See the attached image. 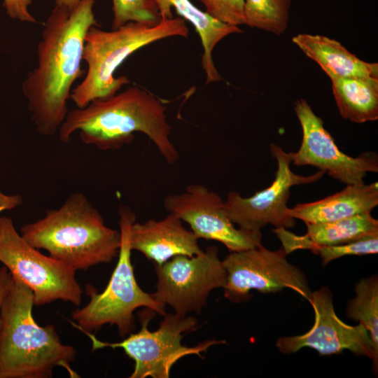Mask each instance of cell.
<instances>
[{
  "mask_svg": "<svg viewBox=\"0 0 378 378\" xmlns=\"http://www.w3.org/2000/svg\"><path fill=\"white\" fill-rule=\"evenodd\" d=\"M95 0H80L73 8L55 4L37 46L38 64L22 88L36 132L45 136L58 132L68 113L74 83L85 74L81 68L88 31L98 26Z\"/></svg>",
  "mask_w": 378,
  "mask_h": 378,
  "instance_id": "obj_1",
  "label": "cell"
},
{
  "mask_svg": "<svg viewBox=\"0 0 378 378\" xmlns=\"http://www.w3.org/2000/svg\"><path fill=\"white\" fill-rule=\"evenodd\" d=\"M166 107L154 94L131 86L113 96L69 111L58 130L60 141L67 144L78 132L80 140L102 150L121 148L132 141L134 133L146 134L166 162L178 161L179 153L170 139L172 127Z\"/></svg>",
  "mask_w": 378,
  "mask_h": 378,
  "instance_id": "obj_2",
  "label": "cell"
},
{
  "mask_svg": "<svg viewBox=\"0 0 378 378\" xmlns=\"http://www.w3.org/2000/svg\"><path fill=\"white\" fill-rule=\"evenodd\" d=\"M34 305L31 289L12 275L1 310L0 378H50L56 367L79 377L71 366L76 350L62 342L54 326L35 321Z\"/></svg>",
  "mask_w": 378,
  "mask_h": 378,
  "instance_id": "obj_3",
  "label": "cell"
},
{
  "mask_svg": "<svg viewBox=\"0 0 378 378\" xmlns=\"http://www.w3.org/2000/svg\"><path fill=\"white\" fill-rule=\"evenodd\" d=\"M22 237L32 246L74 270L111 262L118 256L120 234L106 225L98 209L81 192L70 195L58 208L24 225Z\"/></svg>",
  "mask_w": 378,
  "mask_h": 378,
  "instance_id": "obj_4",
  "label": "cell"
},
{
  "mask_svg": "<svg viewBox=\"0 0 378 378\" xmlns=\"http://www.w3.org/2000/svg\"><path fill=\"white\" fill-rule=\"evenodd\" d=\"M189 29L181 18L160 20L156 24L129 22L111 31L92 27L85 38L83 59L87 71L80 84L71 90V100L76 108L108 99L130 83L125 76L114 77L118 66L137 50L157 41L188 38Z\"/></svg>",
  "mask_w": 378,
  "mask_h": 378,
  "instance_id": "obj_5",
  "label": "cell"
},
{
  "mask_svg": "<svg viewBox=\"0 0 378 378\" xmlns=\"http://www.w3.org/2000/svg\"><path fill=\"white\" fill-rule=\"evenodd\" d=\"M118 214L120 244L116 266L102 293L91 285L86 286L89 302L72 312L73 321L70 323L81 332L92 333L106 324L115 325L120 336L125 337L136 328L134 312L136 309L145 307L162 316L166 312L165 306L144 291L135 279L130 243V230L136 221L135 213L130 206L122 204Z\"/></svg>",
  "mask_w": 378,
  "mask_h": 378,
  "instance_id": "obj_6",
  "label": "cell"
},
{
  "mask_svg": "<svg viewBox=\"0 0 378 378\" xmlns=\"http://www.w3.org/2000/svg\"><path fill=\"white\" fill-rule=\"evenodd\" d=\"M159 328L150 331L148 324L150 314L143 311L139 316L141 328L136 333H130L122 341L108 342L98 340L92 332L82 331L92 342L93 351L105 347L120 348L134 361V371L130 378H169L173 365L181 358L190 355L203 358L202 353L215 344H223V340H206L194 346L182 344L185 333L194 331L198 327L193 316L165 314Z\"/></svg>",
  "mask_w": 378,
  "mask_h": 378,
  "instance_id": "obj_7",
  "label": "cell"
},
{
  "mask_svg": "<svg viewBox=\"0 0 378 378\" xmlns=\"http://www.w3.org/2000/svg\"><path fill=\"white\" fill-rule=\"evenodd\" d=\"M0 262L31 289L34 305L57 300L80 304L83 290L76 271L30 245L7 216H0Z\"/></svg>",
  "mask_w": 378,
  "mask_h": 378,
  "instance_id": "obj_8",
  "label": "cell"
},
{
  "mask_svg": "<svg viewBox=\"0 0 378 378\" xmlns=\"http://www.w3.org/2000/svg\"><path fill=\"white\" fill-rule=\"evenodd\" d=\"M218 254V248L211 246L200 254L178 255L155 265L158 281L151 295L176 314H199L211 290L223 288L226 283V270Z\"/></svg>",
  "mask_w": 378,
  "mask_h": 378,
  "instance_id": "obj_9",
  "label": "cell"
},
{
  "mask_svg": "<svg viewBox=\"0 0 378 378\" xmlns=\"http://www.w3.org/2000/svg\"><path fill=\"white\" fill-rule=\"evenodd\" d=\"M283 248L271 251L262 244L230 252L223 261L226 270L224 296L233 302L248 300L251 290L275 293L290 288L309 300L312 294L303 272L286 259Z\"/></svg>",
  "mask_w": 378,
  "mask_h": 378,
  "instance_id": "obj_10",
  "label": "cell"
},
{
  "mask_svg": "<svg viewBox=\"0 0 378 378\" xmlns=\"http://www.w3.org/2000/svg\"><path fill=\"white\" fill-rule=\"evenodd\" d=\"M270 147L277 164L275 178L271 185L248 197L232 191L225 200L231 221L245 230L258 231L268 224L276 227H293L295 220L288 214L287 206L290 188L316 182L325 174L320 170L309 176L295 174L290 169L293 153H286L275 144H271Z\"/></svg>",
  "mask_w": 378,
  "mask_h": 378,
  "instance_id": "obj_11",
  "label": "cell"
},
{
  "mask_svg": "<svg viewBox=\"0 0 378 378\" xmlns=\"http://www.w3.org/2000/svg\"><path fill=\"white\" fill-rule=\"evenodd\" d=\"M164 207L187 223L199 239L222 243L230 251H239L261 244L262 233L236 228L230 219L225 201L201 184H191L181 193L167 195Z\"/></svg>",
  "mask_w": 378,
  "mask_h": 378,
  "instance_id": "obj_12",
  "label": "cell"
},
{
  "mask_svg": "<svg viewBox=\"0 0 378 378\" xmlns=\"http://www.w3.org/2000/svg\"><path fill=\"white\" fill-rule=\"evenodd\" d=\"M294 109L302 130L300 147L293 153L295 165L316 167L346 185L363 183L368 172H378L377 154L365 152L351 157L344 153L304 99H297Z\"/></svg>",
  "mask_w": 378,
  "mask_h": 378,
  "instance_id": "obj_13",
  "label": "cell"
},
{
  "mask_svg": "<svg viewBox=\"0 0 378 378\" xmlns=\"http://www.w3.org/2000/svg\"><path fill=\"white\" fill-rule=\"evenodd\" d=\"M308 301L314 312L313 326L303 335L280 337L276 343L279 351L284 354H291L302 348L309 347L325 356L349 350L372 359L374 369L377 370L378 358L374 354L368 330L360 323L353 326L338 318L330 290L323 287L312 292Z\"/></svg>",
  "mask_w": 378,
  "mask_h": 378,
  "instance_id": "obj_14",
  "label": "cell"
},
{
  "mask_svg": "<svg viewBox=\"0 0 378 378\" xmlns=\"http://www.w3.org/2000/svg\"><path fill=\"white\" fill-rule=\"evenodd\" d=\"M130 243L132 251L141 253L155 265H161L176 255L193 256L203 251L198 238L172 213L159 220L151 218L144 223L134 222Z\"/></svg>",
  "mask_w": 378,
  "mask_h": 378,
  "instance_id": "obj_15",
  "label": "cell"
},
{
  "mask_svg": "<svg viewBox=\"0 0 378 378\" xmlns=\"http://www.w3.org/2000/svg\"><path fill=\"white\" fill-rule=\"evenodd\" d=\"M378 204V183L347 185L340 191L318 201L298 204L288 214L305 223L336 221L371 212Z\"/></svg>",
  "mask_w": 378,
  "mask_h": 378,
  "instance_id": "obj_16",
  "label": "cell"
},
{
  "mask_svg": "<svg viewBox=\"0 0 378 378\" xmlns=\"http://www.w3.org/2000/svg\"><path fill=\"white\" fill-rule=\"evenodd\" d=\"M328 77L378 78V64L357 57L337 41L322 35L299 34L292 38Z\"/></svg>",
  "mask_w": 378,
  "mask_h": 378,
  "instance_id": "obj_17",
  "label": "cell"
},
{
  "mask_svg": "<svg viewBox=\"0 0 378 378\" xmlns=\"http://www.w3.org/2000/svg\"><path fill=\"white\" fill-rule=\"evenodd\" d=\"M158 11L160 20L173 18L172 8L189 21L195 27L203 47L202 65L205 73L206 83L218 82L223 78L213 61L215 46L227 36L239 34L242 30L237 26L223 23L195 6L189 0H152Z\"/></svg>",
  "mask_w": 378,
  "mask_h": 378,
  "instance_id": "obj_18",
  "label": "cell"
},
{
  "mask_svg": "<svg viewBox=\"0 0 378 378\" xmlns=\"http://www.w3.org/2000/svg\"><path fill=\"white\" fill-rule=\"evenodd\" d=\"M341 116L356 123L378 119V78L329 77Z\"/></svg>",
  "mask_w": 378,
  "mask_h": 378,
  "instance_id": "obj_19",
  "label": "cell"
},
{
  "mask_svg": "<svg viewBox=\"0 0 378 378\" xmlns=\"http://www.w3.org/2000/svg\"><path fill=\"white\" fill-rule=\"evenodd\" d=\"M306 225L305 236L318 246L343 244L378 235V220L371 212L332 222Z\"/></svg>",
  "mask_w": 378,
  "mask_h": 378,
  "instance_id": "obj_20",
  "label": "cell"
},
{
  "mask_svg": "<svg viewBox=\"0 0 378 378\" xmlns=\"http://www.w3.org/2000/svg\"><path fill=\"white\" fill-rule=\"evenodd\" d=\"M356 298L346 307V316L359 321L368 330L378 358V279L377 275L360 280L355 288Z\"/></svg>",
  "mask_w": 378,
  "mask_h": 378,
  "instance_id": "obj_21",
  "label": "cell"
},
{
  "mask_svg": "<svg viewBox=\"0 0 378 378\" xmlns=\"http://www.w3.org/2000/svg\"><path fill=\"white\" fill-rule=\"evenodd\" d=\"M292 0H244V20L247 26L276 35L288 27Z\"/></svg>",
  "mask_w": 378,
  "mask_h": 378,
  "instance_id": "obj_22",
  "label": "cell"
},
{
  "mask_svg": "<svg viewBox=\"0 0 378 378\" xmlns=\"http://www.w3.org/2000/svg\"><path fill=\"white\" fill-rule=\"evenodd\" d=\"M113 18L112 29H118L129 22L156 24L160 18L152 0H112Z\"/></svg>",
  "mask_w": 378,
  "mask_h": 378,
  "instance_id": "obj_23",
  "label": "cell"
},
{
  "mask_svg": "<svg viewBox=\"0 0 378 378\" xmlns=\"http://www.w3.org/2000/svg\"><path fill=\"white\" fill-rule=\"evenodd\" d=\"M312 252L320 255L323 265L330 261L349 255L375 254L378 253V235L355 241L332 246L314 244Z\"/></svg>",
  "mask_w": 378,
  "mask_h": 378,
  "instance_id": "obj_24",
  "label": "cell"
},
{
  "mask_svg": "<svg viewBox=\"0 0 378 378\" xmlns=\"http://www.w3.org/2000/svg\"><path fill=\"white\" fill-rule=\"evenodd\" d=\"M206 13L214 19L232 26L245 24L244 0H200Z\"/></svg>",
  "mask_w": 378,
  "mask_h": 378,
  "instance_id": "obj_25",
  "label": "cell"
},
{
  "mask_svg": "<svg viewBox=\"0 0 378 378\" xmlns=\"http://www.w3.org/2000/svg\"><path fill=\"white\" fill-rule=\"evenodd\" d=\"M34 0H3L8 16L22 22L36 23L37 20L29 10Z\"/></svg>",
  "mask_w": 378,
  "mask_h": 378,
  "instance_id": "obj_26",
  "label": "cell"
},
{
  "mask_svg": "<svg viewBox=\"0 0 378 378\" xmlns=\"http://www.w3.org/2000/svg\"><path fill=\"white\" fill-rule=\"evenodd\" d=\"M12 283V275L6 267H0V328H1V310L7 293Z\"/></svg>",
  "mask_w": 378,
  "mask_h": 378,
  "instance_id": "obj_27",
  "label": "cell"
},
{
  "mask_svg": "<svg viewBox=\"0 0 378 378\" xmlns=\"http://www.w3.org/2000/svg\"><path fill=\"white\" fill-rule=\"evenodd\" d=\"M22 202V198L20 195H6L0 190V214L20 206Z\"/></svg>",
  "mask_w": 378,
  "mask_h": 378,
  "instance_id": "obj_28",
  "label": "cell"
},
{
  "mask_svg": "<svg viewBox=\"0 0 378 378\" xmlns=\"http://www.w3.org/2000/svg\"><path fill=\"white\" fill-rule=\"evenodd\" d=\"M80 0H55L57 4L62 5L69 9L74 8Z\"/></svg>",
  "mask_w": 378,
  "mask_h": 378,
  "instance_id": "obj_29",
  "label": "cell"
}]
</instances>
